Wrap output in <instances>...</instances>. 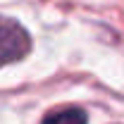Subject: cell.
<instances>
[{"mask_svg":"<svg viewBox=\"0 0 124 124\" xmlns=\"http://www.w3.org/2000/svg\"><path fill=\"white\" fill-rule=\"evenodd\" d=\"M29 50L31 38L19 24H12V22L0 24V67L22 60Z\"/></svg>","mask_w":124,"mask_h":124,"instance_id":"1","label":"cell"},{"mask_svg":"<svg viewBox=\"0 0 124 124\" xmlns=\"http://www.w3.org/2000/svg\"><path fill=\"white\" fill-rule=\"evenodd\" d=\"M43 124H86V112L81 108H62L46 115Z\"/></svg>","mask_w":124,"mask_h":124,"instance_id":"2","label":"cell"}]
</instances>
